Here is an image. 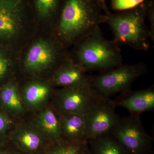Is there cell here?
<instances>
[{"mask_svg": "<svg viewBox=\"0 0 154 154\" xmlns=\"http://www.w3.org/2000/svg\"><path fill=\"white\" fill-rule=\"evenodd\" d=\"M10 61L5 54L0 50V80L3 79L10 69Z\"/></svg>", "mask_w": 154, "mask_h": 154, "instance_id": "22", "label": "cell"}, {"mask_svg": "<svg viewBox=\"0 0 154 154\" xmlns=\"http://www.w3.org/2000/svg\"><path fill=\"white\" fill-rule=\"evenodd\" d=\"M0 102L4 108L11 113L18 114L24 111L23 101L14 84H8L1 89Z\"/></svg>", "mask_w": 154, "mask_h": 154, "instance_id": "17", "label": "cell"}, {"mask_svg": "<svg viewBox=\"0 0 154 154\" xmlns=\"http://www.w3.org/2000/svg\"><path fill=\"white\" fill-rule=\"evenodd\" d=\"M140 116L130 114L121 117L110 132L131 154H149L152 149V138Z\"/></svg>", "mask_w": 154, "mask_h": 154, "instance_id": "5", "label": "cell"}, {"mask_svg": "<svg viewBox=\"0 0 154 154\" xmlns=\"http://www.w3.org/2000/svg\"><path fill=\"white\" fill-rule=\"evenodd\" d=\"M146 0H111V8L114 12L127 11L134 8Z\"/></svg>", "mask_w": 154, "mask_h": 154, "instance_id": "20", "label": "cell"}, {"mask_svg": "<svg viewBox=\"0 0 154 154\" xmlns=\"http://www.w3.org/2000/svg\"><path fill=\"white\" fill-rule=\"evenodd\" d=\"M82 67L71 59L63 60L53 77L55 85L63 88L82 87L91 85L92 76Z\"/></svg>", "mask_w": 154, "mask_h": 154, "instance_id": "11", "label": "cell"}, {"mask_svg": "<svg viewBox=\"0 0 154 154\" xmlns=\"http://www.w3.org/2000/svg\"><path fill=\"white\" fill-rule=\"evenodd\" d=\"M87 145L92 154H131L110 132L89 140Z\"/></svg>", "mask_w": 154, "mask_h": 154, "instance_id": "14", "label": "cell"}, {"mask_svg": "<svg viewBox=\"0 0 154 154\" xmlns=\"http://www.w3.org/2000/svg\"><path fill=\"white\" fill-rule=\"evenodd\" d=\"M0 154H12L9 153L5 152H0Z\"/></svg>", "mask_w": 154, "mask_h": 154, "instance_id": "25", "label": "cell"}, {"mask_svg": "<svg viewBox=\"0 0 154 154\" xmlns=\"http://www.w3.org/2000/svg\"><path fill=\"white\" fill-rule=\"evenodd\" d=\"M34 125L40 134L58 142L62 141L59 116L57 115L52 109L46 108L41 111L36 116Z\"/></svg>", "mask_w": 154, "mask_h": 154, "instance_id": "13", "label": "cell"}, {"mask_svg": "<svg viewBox=\"0 0 154 154\" xmlns=\"http://www.w3.org/2000/svg\"><path fill=\"white\" fill-rule=\"evenodd\" d=\"M103 97L91 85L63 88L58 91L56 103L59 113L84 115Z\"/></svg>", "mask_w": 154, "mask_h": 154, "instance_id": "7", "label": "cell"}, {"mask_svg": "<svg viewBox=\"0 0 154 154\" xmlns=\"http://www.w3.org/2000/svg\"><path fill=\"white\" fill-rule=\"evenodd\" d=\"M112 100L116 107H124L131 115L140 116L144 112L154 110V86L137 91L129 89Z\"/></svg>", "mask_w": 154, "mask_h": 154, "instance_id": "9", "label": "cell"}, {"mask_svg": "<svg viewBox=\"0 0 154 154\" xmlns=\"http://www.w3.org/2000/svg\"><path fill=\"white\" fill-rule=\"evenodd\" d=\"M57 48L45 40L36 42L29 48L25 57V69L31 72L36 73L51 66L60 55Z\"/></svg>", "mask_w": 154, "mask_h": 154, "instance_id": "10", "label": "cell"}, {"mask_svg": "<svg viewBox=\"0 0 154 154\" xmlns=\"http://www.w3.org/2000/svg\"><path fill=\"white\" fill-rule=\"evenodd\" d=\"M75 44L74 62L87 72H102L123 64L118 45L105 38L99 27Z\"/></svg>", "mask_w": 154, "mask_h": 154, "instance_id": "3", "label": "cell"}, {"mask_svg": "<svg viewBox=\"0 0 154 154\" xmlns=\"http://www.w3.org/2000/svg\"><path fill=\"white\" fill-rule=\"evenodd\" d=\"M50 93V88L47 85L42 82L34 81L25 86L22 101L29 109H37L45 103Z\"/></svg>", "mask_w": 154, "mask_h": 154, "instance_id": "15", "label": "cell"}, {"mask_svg": "<svg viewBox=\"0 0 154 154\" xmlns=\"http://www.w3.org/2000/svg\"><path fill=\"white\" fill-rule=\"evenodd\" d=\"M110 98L103 97L83 115L86 138L89 140L110 132L120 117Z\"/></svg>", "mask_w": 154, "mask_h": 154, "instance_id": "6", "label": "cell"}, {"mask_svg": "<svg viewBox=\"0 0 154 154\" xmlns=\"http://www.w3.org/2000/svg\"><path fill=\"white\" fill-rule=\"evenodd\" d=\"M65 1V0H32L34 11L37 16L42 19H48L54 16L59 17Z\"/></svg>", "mask_w": 154, "mask_h": 154, "instance_id": "18", "label": "cell"}, {"mask_svg": "<svg viewBox=\"0 0 154 154\" xmlns=\"http://www.w3.org/2000/svg\"><path fill=\"white\" fill-rule=\"evenodd\" d=\"M106 0H65L59 17L58 36L66 45L75 44L106 23Z\"/></svg>", "mask_w": 154, "mask_h": 154, "instance_id": "1", "label": "cell"}, {"mask_svg": "<svg viewBox=\"0 0 154 154\" xmlns=\"http://www.w3.org/2000/svg\"><path fill=\"white\" fill-rule=\"evenodd\" d=\"M147 71L143 62L132 64H122L92 76L91 86L105 98L120 94L131 89L132 83Z\"/></svg>", "mask_w": 154, "mask_h": 154, "instance_id": "4", "label": "cell"}, {"mask_svg": "<svg viewBox=\"0 0 154 154\" xmlns=\"http://www.w3.org/2000/svg\"><path fill=\"white\" fill-rule=\"evenodd\" d=\"M61 131L63 139L72 143H87L84 116L82 114L60 113Z\"/></svg>", "mask_w": 154, "mask_h": 154, "instance_id": "12", "label": "cell"}, {"mask_svg": "<svg viewBox=\"0 0 154 154\" xmlns=\"http://www.w3.org/2000/svg\"><path fill=\"white\" fill-rule=\"evenodd\" d=\"M80 154H92L90 150L88 148L87 143L83 147Z\"/></svg>", "mask_w": 154, "mask_h": 154, "instance_id": "24", "label": "cell"}, {"mask_svg": "<svg viewBox=\"0 0 154 154\" xmlns=\"http://www.w3.org/2000/svg\"><path fill=\"white\" fill-rule=\"evenodd\" d=\"M146 19L149 22V31L151 36L152 41L154 40V0H147Z\"/></svg>", "mask_w": 154, "mask_h": 154, "instance_id": "21", "label": "cell"}, {"mask_svg": "<svg viewBox=\"0 0 154 154\" xmlns=\"http://www.w3.org/2000/svg\"><path fill=\"white\" fill-rule=\"evenodd\" d=\"M11 124L10 119L5 114L0 112V136L5 134Z\"/></svg>", "mask_w": 154, "mask_h": 154, "instance_id": "23", "label": "cell"}, {"mask_svg": "<svg viewBox=\"0 0 154 154\" xmlns=\"http://www.w3.org/2000/svg\"><path fill=\"white\" fill-rule=\"evenodd\" d=\"M13 136L22 147L30 151H35L42 143L41 134L36 128L28 126H20L15 129Z\"/></svg>", "mask_w": 154, "mask_h": 154, "instance_id": "16", "label": "cell"}, {"mask_svg": "<svg viewBox=\"0 0 154 154\" xmlns=\"http://www.w3.org/2000/svg\"><path fill=\"white\" fill-rule=\"evenodd\" d=\"M30 0H0V39L8 40L20 32Z\"/></svg>", "mask_w": 154, "mask_h": 154, "instance_id": "8", "label": "cell"}, {"mask_svg": "<svg viewBox=\"0 0 154 154\" xmlns=\"http://www.w3.org/2000/svg\"><path fill=\"white\" fill-rule=\"evenodd\" d=\"M146 8L147 0L127 11L113 12L106 8V23L116 44L126 45L137 50H149L152 38L146 23Z\"/></svg>", "mask_w": 154, "mask_h": 154, "instance_id": "2", "label": "cell"}, {"mask_svg": "<svg viewBox=\"0 0 154 154\" xmlns=\"http://www.w3.org/2000/svg\"><path fill=\"white\" fill-rule=\"evenodd\" d=\"M87 143L81 144L72 143L66 141L61 142L49 154H80Z\"/></svg>", "mask_w": 154, "mask_h": 154, "instance_id": "19", "label": "cell"}]
</instances>
